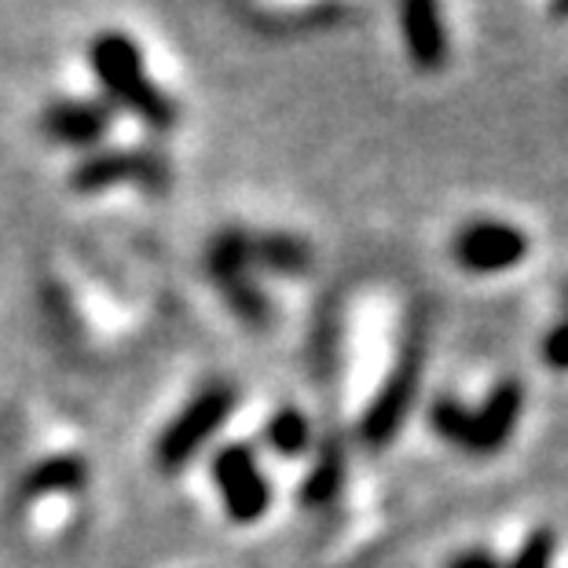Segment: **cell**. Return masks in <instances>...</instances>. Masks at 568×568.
<instances>
[{
	"label": "cell",
	"instance_id": "obj_13",
	"mask_svg": "<svg viewBox=\"0 0 568 568\" xmlns=\"http://www.w3.org/2000/svg\"><path fill=\"white\" fill-rule=\"evenodd\" d=\"M342 485H345V452L334 440H326L316 466H312V474L305 477V485H301V503L326 506L331 499H337Z\"/></svg>",
	"mask_w": 568,
	"mask_h": 568
},
{
	"label": "cell",
	"instance_id": "obj_11",
	"mask_svg": "<svg viewBox=\"0 0 568 568\" xmlns=\"http://www.w3.org/2000/svg\"><path fill=\"white\" fill-rule=\"evenodd\" d=\"M89 485V463L78 455H52L41 458L27 474L30 499H48V495H74Z\"/></svg>",
	"mask_w": 568,
	"mask_h": 568
},
{
	"label": "cell",
	"instance_id": "obj_7",
	"mask_svg": "<svg viewBox=\"0 0 568 568\" xmlns=\"http://www.w3.org/2000/svg\"><path fill=\"white\" fill-rule=\"evenodd\" d=\"M173 173H169V162L154 151H103L84 159L74 173H70V187L78 195H100L106 187L118 184H140L151 191H162Z\"/></svg>",
	"mask_w": 568,
	"mask_h": 568
},
{
	"label": "cell",
	"instance_id": "obj_18",
	"mask_svg": "<svg viewBox=\"0 0 568 568\" xmlns=\"http://www.w3.org/2000/svg\"><path fill=\"white\" fill-rule=\"evenodd\" d=\"M447 568H506L499 558H495L491 550L485 547H474V550H466V554H458V558L447 565Z\"/></svg>",
	"mask_w": 568,
	"mask_h": 568
},
{
	"label": "cell",
	"instance_id": "obj_15",
	"mask_svg": "<svg viewBox=\"0 0 568 568\" xmlns=\"http://www.w3.org/2000/svg\"><path fill=\"white\" fill-rule=\"evenodd\" d=\"M221 290H224L227 305L235 308V316L243 323H250V326H268L272 323V301L264 297V290H257L250 283V275H243V280L227 283Z\"/></svg>",
	"mask_w": 568,
	"mask_h": 568
},
{
	"label": "cell",
	"instance_id": "obj_12",
	"mask_svg": "<svg viewBox=\"0 0 568 568\" xmlns=\"http://www.w3.org/2000/svg\"><path fill=\"white\" fill-rule=\"evenodd\" d=\"M205 268H210V275L216 280V286H227L235 280H243V275H250V232H243V227H227V232H221L213 239L210 246V257H205Z\"/></svg>",
	"mask_w": 568,
	"mask_h": 568
},
{
	"label": "cell",
	"instance_id": "obj_2",
	"mask_svg": "<svg viewBox=\"0 0 568 568\" xmlns=\"http://www.w3.org/2000/svg\"><path fill=\"white\" fill-rule=\"evenodd\" d=\"M525 415V385L521 382H499L485 396V404L469 410L455 400V396H440L429 407V426L437 429V437L463 447L466 455H495L503 452L506 440L514 437L517 422Z\"/></svg>",
	"mask_w": 568,
	"mask_h": 568
},
{
	"label": "cell",
	"instance_id": "obj_6",
	"mask_svg": "<svg viewBox=\"0 0 568 568\" xmlns=\"http://www.w3.org/2000/svg\"><path fill=\"white\" fill-rule=\"evenodd\" d=\"M528 235L521 227L506 224V221H474L466 227H458L452 257L458 261V268L474 272V275H499L517 268L528 257Z\"/></svg>",
	"mask_w": 568,
	"mask_h": 568
},
{
	"label": "cell",
	"instance_id": "obj_4",
	"mask_svg": "<svg viewBox=\"0 0 568 568\" xmlns=\"http://www.w3.org/2000/svg\"><path fill=\"white\" fill-rule=\"evenodd\" d=\"M213 480L221 491V503L235 525H253L268 514L272 485L261 474L257 455L246 444H227L213 455Z\"/></svg>",
	"mask_w": 568,
	"mask_h": 568
},
{
	"label": "cell",
	"instance_id": "obj_10",
	"mask_svg": "<svg viewBox=\"0 0 568 568\" xmlns=\"http://www.w3.org/2000/svg\"><path fill=\"white\" fill-rule=\"evenodd\" d=\"M250 264H257V268L275 272V275H301V272H308L312 250L301 243L297 235L261 232V235H250Z\"/></svg>",
	"mask_w": 568,
	"mask_h": 568
},
{
	"label": "cell",
	"instance_id": "obj_3",
	"mask_svg": "<svg viewBox=\"0 0 568 568\" xmlns=\"http://www.w3.org/2000/svg\"><path fill=\"white\" fill-rule=\"evenodd\" d=\"M235 404H239L235 385H224V382L205 385L202 393L191 396V404L169 422L165 433L159 437V447H154V458H159V466L165 474H180V469L213 440V433L232 418Z\"/></svg>",
	"mask_w": 568,
	"mask_h": 568
},
{
	"label": "cell",
	"instance_id": "obj_14",
	"mask_svg": "<svg viewBox=\"0 0 568 568\" xmlns=\"http://www.w3.org/2000/svg\"><path fill=\"white\" fill-rule=\"evenodd\" d=\"M264 437H268V444H272L280 455L294 458V455H301V452L308 447V440H312V426H308V418L301 415L297 407H283V410H275V415H272L268 429H264Z\"/></svg>",
	"mask_w": 568,
	"mask_h": 568
},
{
	"label": "cell",
	"instance_id": "obj_16",
	"mask_svg": "<svg viewBox=\"0 0 568 568\" xmlns=\"http://www.w3.org/2000/svg\"><path fill=\"white\" fill-rule=\"evenodd\" d=\"M554 554H558V536L550 528H536L506 568H554Z\"/></svg>",
	"mask_w": 568,
	"mask_h": 568
},
{
	"label": "cell",
	"instance_id": "obj_5",
	"mask_svg": "<svg viewBox=\"0 0 568 568\" xmlns=\"http://www.w3.org/2000/svg\"><path fill=\"white\" fill-rule=\"evenodd\" d=\"M418 382H422V353L415 345L396 359L393 374L385 378L378 396L371 400L364 422H359V437L367 447H389L400 437L404 422L410 415V407L418 400Z\"/></svg>",
	"mask_w": 568,
	"mask_h": 568
},
{
	"label": "cell",
	"instance_id": "obj_1",
	"mask_svg": "<svg viewBox=\"0 0 568 568\" xmlns=\"http://www.w3.org/2000/svg\"><path fill=\"white\" fill-rule=\"evenodd\" d=\"M92 74L100 78L103 92L111 95L118 106H125L129 114H136L143 125L154 132H169L176 125V103L151 81L148 67H143L140 44L129 33L106 30L89 48Z\"/></svg>",
	"mask_w": 568,
	"mask_h": 568
},
{
	"label": "cell",
	"instance_id": "obj_9",
	"mask_svg": "<svg viewBox=\"0 0 568 568\" xmlns=\"http://www.w3.org/2000/svg\"><path fill=\"white\" fill-rule=\"evenodd\" d=\"M400 22L410 63L418 70H440L447 63V30L440 16V0H404Z\"/></svg>",
	"mask_w": 568,
	"mask_h": 568
},
{
	"label": "cell",
	"instance_id": "obj_17",
	"mask_svg": "<svg viewBox=\"0 0 568 568\" xmlns=\"http://www.w3.org/2000/svg\"><path fill=\"white\" fill-rule=\"evenodd\" d=\"M542 364L554 371H568V320L542 337Z\"/></svg>",
	"mask_w": 568,
	"mask_h": 568
},
{
	"label": "cell",
	"instance_id": "obj_8",
	"mask_svg": "<svg viewBox=\"0 0 568 568\" xmlns=\"http://www.w3.org/2000/svg\"><path fill=\"white\" fill-rule=\"evenodd\" d=\"M111 125L114 111L100 100H55L41 114V132L63 148H95Z\"/></svg>",
	"mask_w": 568,
	"mask_h": 568
}]
</instances>
